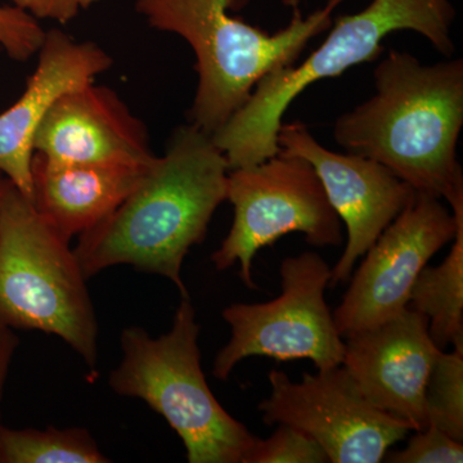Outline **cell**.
Segmentation results:
<instances>
[{"instance_id": "14", "label": "cell", "mask_w": 463, "mask_h": 463, "mask_svg": "<svg viewBox=\"0 0 463 463\" xmlns=\"http://www.w3.org/2000/svg\"><path fill=\"white\" fill-rule=\"evenodd\" d=\"M38 54L23 96L0 114V173L27 199L32 196L33 137L43 118L60 97L93 83L112 66V58L99 44L76 42L58 29L45 33Z\"/></svg>"}, {"instance_id": "23", "label": "cell", "mask_w": 463, "mask_h": 463, "mask_svg": "<svg viewBox=\"0 0 463 463\" xmlns=\"http://www.w3.org/2000/svg\"><path fill=\"white\" fill-rule=\"evenodd\" d=\"M18 344L17 337L9 328L0 327V401H2L3 386L7 377L9 364Z\"/></svg>"}, {"instance_id": "20", "label": "cell", "mask_w": 463, "mask_h": 463, "mask_svg": "<svg viewBox=\"0 0 463 463\" xmlns=\"http://www.w3.org/2000/svg\"><path fill=\"white\" fill-rule=\"evenodd\" d=\"M383 459L390 463H461L463 443L434 426H428L416 431L403 449L392 450Z\"/></svg>"}, {"instance_id": "9", "label": "cell", "mask_w": 463, "mask_h": 463, "mask_svg": "<svg viewBox=\"0 0 463 463\" xmlns=\"http://www.w3.org/2000/svg\"><path fill=\"white\" fill-rule=\"evenodd\" d=\"M270 395L259 404L265 425L292 426L319 444L331 463H379L412 429L374 407L343 364L303 373L298 383L270 371Z\"/></svg>"}, {"instance_id": "16", "label": "cell", "mask_w": 463, "mask_h": 463, "mask_svg": "<svg viewBox=\"0 0 463 463\" xmlns=\"http://www.w3.org/2000/svg\"><path fill=\"white\" fill-rule=\"evenodd\" d=\"M447 203L458 216L452 249L438 267L423 268L408 306L428 317L431 339L441 350L463 337V188Z\"/></svg>"}, {"instance_id": "10", "label": "cell", "mask_w": 463, "mask_h": 463, "mask_svg": "<svg viewBox=\"0 0 463 463\" xmlns=\"http://www.w3.org/2000/svg\"><path fill=\"white\" fill-rule=\"evenodd\" d=\"M458 216L441 199L414 191L353 270L340 306L332 313L343 339L389 321L410 306L417 277L455 239Z\"/></svg>"}, {"instance_id": "11", "label": "cell", "mask_w": 463, "mask_h": 463, "mask_svg": "<svg viewBox=\"0 0 463 463\" xmlns=\"http://www.w3.org/2000/svg\"><path fill=\"white\" fill-rule=\"evenodd\" d=\"M279 152L307 160L316 170L327 199L345 224V250L331 269L330 288L349 282L359 259L402 212L414 190L392 170L371 158L323 147L307 125H281Z\"/></svg>"}, {"instance_id": "2", "label": "cell", "mask_w": 463, "mask_h": 463, "mask_svg": "<svg viewBox=\"0 0 463 463\" xmlns=\"http://www.w3.org/2000/svg\"><path fill=\"white\" fill-rule=\"evenodd\" d=\"M374 94L336 118L334 139L414 191L448 200L463 188L457 155L463 127L462 58L425 65L392 50L373 71Z\"/></svg>"}, {"instance_id": "24", "label": "cell", "mask_w": 463, "mask_h": 463, "mask_svg": "<svg viewBox=\"0 0 463 463\" xmlns=\"http://www.w3.org/2000/svg\"><path fill=\"white\" fill-rule=\"evenodd\" d=\"M11 184L12 182L0 173V206H2L3 199H5V194H7V190Z\"/></svg>"}, {"instance_id": "18", "label": "cell", "mask_w": 463, "mask_h": 463, "mask_svg": "<svg viewBox=\"0 0 463 463\" xmlns=\"http://www.w3.org/2000/svg\"><path fill=\"white\" fill-rule=\"evenodd\" d=\"M453 350L439 353L425 392L428 426H434L463 443V337Z\"/></svg>"}, {"instance_id": "25", "label": "cell", "mask_w": 463, "mask_h": 463, "mask_svg": "<svg viewBox=\"0 0 463 463\" xmlns=\"http://www.w3.org/2000/svg\"><path fill=\"white\" fill-rule=\"evenodd\" d=\"M0 51H2V47H0Z\"/></svg>"}, {"instance_id": "13", "label": "cell", "mask_w": 463, "mask_h": 463, "mask_svg": "<svg viewBox=\"0 0 463 463\" xmlns=\"http://www.w3.org/2000/svg\"><path fill=\"white\" fill-rule=\"evenodd\" d=\"M33 154L80 164L149 165L155 160L147 128L108 87L93 83L67 91L33 137Z\"/></svg>"}, {"instance_id": "19", "label": "cell", "mask_w": 463, "mask_h": 463, "mask_svg": "<svg viewBox=\"0 0 463 463\" xmlns=\"http://www.w3.org/2000/svg\"><path fill=\"white\" fill-rule=\"evenodd\" d=\"M268 439L258 438L246 463H328V457L306 432L279 423Z\"/></svg>"}, {"instance_id": "7", "label": "cell", "mask_w": 463, "mask_h": 463, "mask_svg": "<svg viewBox=\"0 0 463 463\" xmlns=\"http://www.w3.org/2000/svg\"><path fill=\"white\" fill-rule=\"evenodd\" d=\"M227 200L233 205V223L212 261L221 272L239 264L249 288H257L252 263L259 250L286 234L303 233L315 248L343 243L339 215L304 158L279 152L257 165L230 170Z\"/></svg>"}, {"instance_id": "21", "label": "cell", "mask_w": 463, "mask_h": 463, "mask_svg": "<svg viewBox=\"0 0 463 463\" xmlns=\"http://www.w3.org/2000/svg\"><path fill=\"white\" fill-rule=\"evenodd\" d=\"M45 32L32 14L17 7H0V47L16 61L38 54Z\"/></svg>"}, {"instance_id": "1", "label": "cell", "mask_w": 463, "mask_h": 463, "mask_svg": "<svg viewBox=\"0 0 463 463\" xmlns=\"http://www.w3.org/2000/svg\"><path fill=\"white\" fill-rule=\"evenodd\" d=\"M227 157L196 125L174 132L132 194L74 249L87 279L115 265L165 277L190 298L182 265L205 240L213 215L227 200Z\"/></svg>"}, {"instance_id": "4", "label": "cell", "mask_w": 463, "mask_h": 463, "mask_svg": "<svg viewBox=\"0 0 463 463\" xmlns=\"http://www.w3.org/2000/svg\"><path fill=\"white\" fill-rule=\"evenodd\" d=\"M455 18L449 0H373L364 11L340 16L326 41L301 65L264 76L248 102L212 134L213 141L227 157L231 170L276 156L283 115L309 85L377 60L383 39L399 30L421 33L435 50L450 56L455 52Z\"/></svg>"}, {"instance_id": "22", "label": "cell", "mask_w": 463, "mask_h": 463, "mask_svg": "<svg viewBox=\"0 0 463 463\" xmlns=\"http://www.w3.org/2000/svg\"><path fill=\"white\" fill-rule=\"evenodd\" d=\"M14 7L23 9L33 17L48 18L65 24L74 20L80 11L88 9L99 0H12Z\"/></svg>"}, {"instance_id": "8", "label": "cell", "mask_w": 463, "mask_h": 463, "mask_svg": "<svg viewBox=\"0 0 463 463\" xmlns=\"http://www.w3.org/2000/svg\"><path fill=\"white\" fill-rule=\"evenodd\" d=\"M279 276L281 294L273 300L232 304L222 313L230 326L231 340L216 355L215 379L227 380L249 356L279 362L309 359L317 370L343 364L345 341L325 298L330 265L321 255L307 251L282 260Z\"/></svg>"}, {"instance_id": "17", "label": "cell", "mask_w": 463, "mask_h": 463, "mask_svg": "<svg viewBox=\"0 0 463 463\" xmlns=\"http://www.w3.org/2000/svg\"><path fill=\"white\" fill-rule=\"evenodd\" d=\"M87 429L14 430L0 425V463H106Z\"/></svg>"}, {"instance_id": "3", "label": "cell", "mask_w": 463, "mask_h": 463, "mask_svg": "<svg viewBox=\"0 0 463 463\" xmlns=\"http://www.w3.org/2000/svg\"><path fill=\"white\" fill-rule=\"evenodd\" d=\"M250 2L136 0L149 26L182 36L194 50L199 83L191 124L210 136L248 102L264 76L295 65L307 43L330 29L332 14L345 0H328L307 17L298 0H285L294 9L291 21L274 33L232 16Z\"/></svg>"}, {"instance_id": "15", "label": "cell", "mask_w": 463, "mask_h": 463, "mask_svg": "<svg viewBox=\"0 0 463 463\" xmlns=\"http://www.w3.org/2000/svg\"><path fill=\"white\" fill-rule=\"evenodd\" d=\"M149 165L60 163L33 154L30 201L70 242L111 215L142 181Z\"/></svg>"}, {"instance_id": "6", "label": "cell", "mask_w": 463, "mask_h": 463, "mask_svg": "<svg viewBox=\"0 0 463 463\" xmlns=\"http://www.w3.org/2000/svg\"><path fill=\"white\" fill-rule=\"evenodd\" d=\"M87 279L69 241L12 183L0 206V327L54 335L97 373L99 323Z\"/></svg>"}, {"instance_id": "5", "label": "cell", "mask_w": 463, "mask_h": 463, "mask_svg": "<svg viewBox=\"0 0 463 463\" xmlns=\"http://www.w3.org/2000/svg\"><path fill=\"white\" fill-rule=\"evenodd\" d=\"M200 325L182 298L172 330L154 339L139 327L121 335L123 361L109 376L121 397L141 399L182 439L190 463H246L258 437L216 401L201 365Z\"/></svg>"}, {"instance_id": "12", "label": "cell", "mask_w": 463, "mask_h": 463, "mask_svg": "<svg viewBox=\"0 0 463 463\" xmlns=\"http://www.w3.org/2000/svg\"><path fill=\"white\" fill-rule=\"evenodd\" d=\"M343 365L368 401L407 422L428 428L425 392L441 349L429 332L428 317L408 307L401 315L344 339Z\"/></svg>"}]
</instances>
